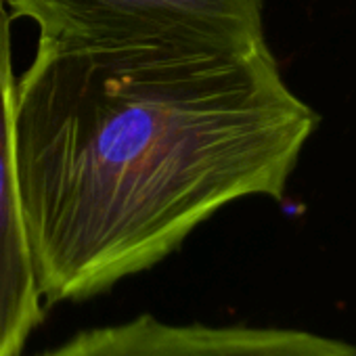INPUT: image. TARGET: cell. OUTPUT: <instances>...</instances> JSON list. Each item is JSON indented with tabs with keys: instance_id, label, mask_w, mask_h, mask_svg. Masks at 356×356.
I'll return each instance as SVG.
<instances>
[{
	"instance_id": "cell-2",
	"label": "cell",
	"mask_w": 356,
	"mask_h": 356,
	"mask_svg": "<svg viewBox=\"0 0 356 356\" xmlns=\"http://www.w3.org/2000/svg\"><path fill=\"white\" fill-rule=\"evenodd\" d=\"M13 19L57 40L248 44L264 38V0H5Z\"/></svg>"
},
{
	"instance_id": "cell-1",
	"label": "cell",
	"mask_w": 356,
	"mask_h": 356,
	"mask_svg": "<svg viewBox=\"0 0 356 356\" xmlns=\"http://www.w3.org/2000/svg\"><path fill=\"white\" fill-rule=\"evenodd\" d=\"M318 122L266 40L38 38L11 151L42 300L155 266L239 200H283Z\"/></svg>"
},
{
	"instance_id": "cell-4",
	"label": "cell",
	"mask_w": 356,
	"mask_h": 356,
	"mask_svg": "<svg viewBox=\"0 0 356 356\" xmlns=\"http://www.w3.org/2000/svg\"><path fill=\"white\" fill-rule=\"evenodd\" d=\"M11 22L7 3L0 0V356L19 354L42 312L11 151Z\"/></svg>"
},
{
	"instance_id": "cell-3",
	"label": "cell",
	"mask_w": 356,
	"mask_h": 356,
	"mask_svg": "<svg viewBox=\"0 0 356 356\" xmlns=\"http://www.w3.org/2000/svg\"><path fill=\"white\" fill-rule=\"evenodd\" d=\"M44 356H356V348L296 329L170 325L145 314L80 333Z\"/></svg>"
}]
</instances>
